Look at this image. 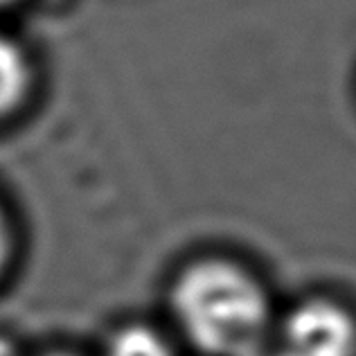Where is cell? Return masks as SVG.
Wrapping results in <instances>:
<instances>
[{
	"mask_svg": "<svg viewBox=\"0 0 356 356\" xmlns=\"http://www.w3.org/2000/svg\"><path fill=\"white\" fill-rule=\"evenodd\" d=\"M30 88V63L18 43L0 32V118L12 113Z\"/></svg>",
	"mask_w": 356,
	"mask_h": 356,
	"instance_id": "cell-3",
	"label": "cell"
},
{
	"mask_svg": "<svg viewBox=\"0 0 356 356\" xmlns=\"http://www.w3.org/2000/svg\"><path fill=\"white\" fill-rule=\"evenodd\" d=\"M9 226L5 221V214L0 212V270H3L5 261H7V255H9Z\"/></svg>",
	"mask_w": 356,
	"mask_h": 356,
	"instance_id": "cell-5",
	"label": "cell"
},
{
	"mask_svg": "<svg viewBox=\"0 0 356 356\" xmlns=\"http://www.w3.org/2000/svg\"><path fill=\"white\" fill-rule=\"evenodd\" d=\"M243 356H282V354H280L277 350H273V352H270V350H266V348H264V345H259V348H255V350L246 352V354H243Z\"/></svg>",
	"mask_w": 356,
	"mask_h": 356,
	"instance_id": "cell-7",
	"label": "cell"
},
{
	"mask_svg": "<svg viewBox=\"0 0 356 356\" xmlns=\"http://www.w3.org/2000/svg\"><path fill=\"white\" fill-rule=\"evenodd\" d=\"M16 0H0V7H7V5H14Z\"/></svg>",
	"mask_w": 356,
	"mask_h": 356,
	"instance_id": "cell-8",
	"label": "cell"
},
{
	"mask_svg": "<svg viewBox=\"0 0 356 356\" xmlns=\"http://www.w3.org/2000/svg\"><path fill=\"white\" fill-rule=\"evenodd\" d=\"M172 309L185 336L212 356H243L264 345L268 300L241 266L203 259L187 266L172 286Z\"/></svg>",
	"mask_w": 356,
	"mask_h": 356,
	"instance_id": "cell-1",
	"label": "cell"
},
{
	"mask_svg": "<svg viewBox=\"0 0 356 356\" xmlns=\"http://www.w3.org/2000/svg\"><path fill=\"white\" fill-rule=\"evenodd\" d=\"M0 356H21V354H18V350L7 339H0Z\"/></svg>",
	"mask_w": 356,
	"mask_h": 356,
	"instance_id": "cell-6",
	"label": "cell"
},
{
	"mask_svg": "<svg viewBox=\"0 0 356 356\" xmlns=\"http://www.w3.org/2000/svg\"><path fill=\"white\" fill-rule=\"evenodd\" d=\"M50 356H68V354H50Z\"/></svg>",
	"mask_w": 356,
	"mask_h": 356,
	"instance_id": "cell-9",
	"label": "cell"
},
{
	"mask_svg": "<svg viewBox=\"0 0 356 356\" xmlns=\"http://www.w3.org/2000/svg\"><path fill=\"white\" fill-rule=\"evenodd\" d=\"M106 356H174L161 334L143 325L120 330L108 343Z\"/></svg>",
	"mask_w": 356,
	"mask_h": 356,
	"instance_id": "cell-4",
	"label": "cell"
},
{
	"mask_svg": "<svg viewBox=\"0 0 356 356\" xmlns=\"http://www.w3.org/2000/svg\"><path fill=\"white\" fill-rule=\"evenodd\" d=\"M282 356H356V318L332 300H307L284 318Z\"/></svg>",
	"mask_w": 356,
	"mask_h": 356,
	"instance_id": "cell-2",
	"label": "cell"
}]
</instances>
